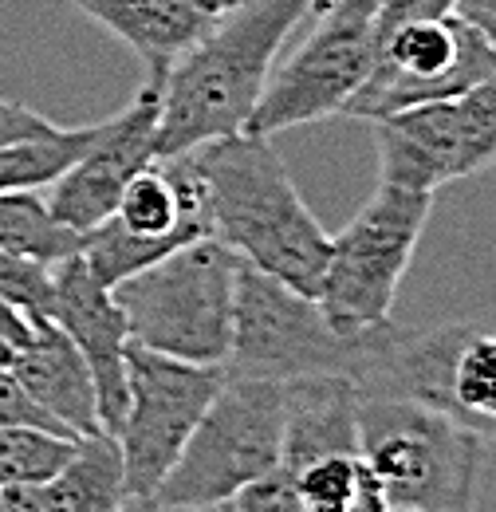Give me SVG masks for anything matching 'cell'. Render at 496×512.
Returning <instances> with one entry per match:
<instances>
[{
	"instance_id": "obj_1",
	"label": "cell",
	"mask_w": 496,
	"mask_h": 512,
	"mask_svg": "<svg viewBox=\"0 0 496 512\" xmlns=\"http://www.w3.org/2000/svg\"><path fill=\"white\" fill-rule=\"evenodd\" d=\"M315 8L319 0H245L213 20L158 79L162 115L154 154L178 158L248 130L288 36Z\"/></svg>"
},
{
	"instance_id": "obj_2",
	"label": "cell",
	"mask_w": 496,
	"mask_h": 512,
	"mask_svg": "<svg viewBox=\"0 0 496 512\" xmlns=\"http://www.w3.org/2000/svg\"><path fill=\"white\" fill-rule=\"evenodd\" d=\"M186 158L205 186L209 233L245 264L315 296L331 233L304 205L292 174L272 150V138L241 130L189 150Z\"/></svg>"
},
{
	"instance_id": "obj_3",
	"label": "cell",
	"mask_w": 496,
	"mask_h": 512,
	"mask_svg": "<svg viewBox=\"0 0 496 512\" xmlns=\"http://www.w3.org/2000/svg\"><path fill=\"white\" fill-rule=\"evenodd\" d=\"M374 64L343 115L386 119L394 111L465 95L496 75V44L449 12V0H390L371 16Z\"/></svg>"
},
{
	"instance_id": "obj_4",
	"label": "cell",
	"mask_w": 496,
	"mask_h": 512,
	"mask_svg": "<svg viewBox=\"0 0 496 512\" xmlns=\"http://www.w3.org/2000/svg\"><path fill=\"white\" fill-rule=\"evenodd\" d=\"M241 256L217 237H197L111 288L130 343L186 363L225 367L233 343Z\"/></svg>"
},
{
	"instance_id": "obj_5",
	"label": "cell",
	"mask_w": 496,
	"mask_h": 512,
	"mask_svg": "<svg viewBox=\"0 0 496 512\" xmlns=\"http://www.w3.org/2000/svg\"><path fill=\"white\" fill-rule=\"evenodd\" d=\"M485 438L406 394L359 390V453L394 509H477Z\"/></svg>"
},
{
	"instance_id": "obj_6",
	"label": "cell",
	"mask_w": 496,
	"mask_h": 512,
	"mask_svg": "<svg viewBox=\"0 0 496 512\" xmlns=\"http://www.w3.org/2000/svg\"><path fill=\"white\" fill-rule=\"evenodd\" d=\"M430 213L434 193L378 182L367 205L331 237L315 300L335 331L363 335L390 323Z\"/></svg>"
},
{
	"instance_id": "obj_7",
	"label": "cell",
	"mask_w": 496,
	"mask_h": 512,
	"mask_svg": "<svg viewBox=\"0 0 496 512\" xmlns=\"http://www.w3.org/2000/svg\"><path fill=\"white\" fill-rule=\"evenodd\" d=\"M382 327L363 335L335 331L319 300L241 260L233 300V343L225 375L248 379H300V375H351L359 379Z\"/></svg>"
},
{
	"instance_id": "obj_8",
	"label": "cell",
	"mask_w": 496,
	"mask_h": 512,
	"mask_svg": "<svg viewBox=\"0 0 496 512\" xmlns=\"http://www.w3.org/2000/svg\"><path fill=\"white\" fill-rule=\"evenodd\" d=\"M280 442L284 383L225 375L154 497L170 505H225L280 465Z\"/></svg>"
},
{
	"instance_id": "obj_9",
	"label": "cell",
	"mask_w": 496,
	"mask_h": 512,
	"mask_svg": "<svg viewBox=\"0 0 496 512\" xmlns=\"http://www.w3.org/2000/svg\"><path fill=\"white\" fill-rule=\"evenodd\" d=\"M221 383L225 367L217 363H186L126 343V414L115 442L123 449L130 497H154Z\"/></svg>"
},
{
	"instance_id": "obj_10",
	"label": "cell",
	"mask_w": 496,
	"mask_h": 512,
	"mask_svg": "<svg viewBox=\"0 0 496 512\" xmlns=\"http://www.w3.org/2000/svg\"><path fill=\"white\" fill-rule=\"evenodd\" d=\"M378 182L437 193L496 166V75L465 95L374 119Z\"/></svg>"
},
{
	"instance_id": "obj_11",
	"label": "cell",
	"mask_w": 496,
	"mask_h": 512,
	"mask_svg": "<svg viewBox=\"0 0 496 512\" xmlns=\"http://www.w3.org/2000/svg\"><path fill=\"white\" fill-rule=\"evenodd\" d=\"M315 28L304 44L272 67L264 95L248 119V134H280V130L323 123L347 111V103L359 95L374 64L371 20L343 16V12H315Z\"/></svg>"
},
{
	"instance_id": "obj_12",
	"label": "cell",
	"mask_w": 496,
	"mask_h": 512,
	"mask_svg": "<svg viewBox=\"0 0 496 512\" xmlns=\"http://www.w3.org/2000/svg\"><path fill=\"white\" fill-rule=\"evenodd\" d=\"M158 115H162V91L158 79L146 75V83L138 87L123 115L99 123L87 150L48 186L52 193L44 201L60 225L83 237L115 213L126 182L158 158L154 154Z\"/></svg>"
},
{
	"instance_id": "obj_13",
	"label": "cell",
	"mask_w": 496,
	"mask_h": 512,
	"mask_svg": "<svg viewBox=\"0 0 496 512\" xmlns=\"http://www.w3.org/2000/svg\"><path fill=\"white\" fill-rule=\"evenodd\" d=\"M56 276V300L52 320L63 335L79 347L91 379H95V410L103 434H115L126 414V316L111 288L87 268L79 253L63 256L52 264Z\"/></svg>"
},
{
	"instance_id": "obj_14",
	"label": "cell",
	"mask_w": 496,
	"mask_h": 512,
	"mask_svg": "<svg viewBox=\"0 0 496 512\" xmlns=\"http://www.w3.org/2000/svg\"><path fill=\"white\" fill-rule=\"evenodd\" d=\"M8 371L75 438L103 434L99 410H95V379H91L79 347L63 335L56 320L32 323V335L16 347Z\"/></svg>"
},
{
	"instance_id": "obj_15",
	"label": "cell",
	"mask_w": 496,
	"mask_h": 512,
	"mask_svg": "<svg viewBox=\"0 0 496 512\" xmlns=\"http://www.w3.org/2000/svg\"><path fill=\"white\" fill-rule=\"evenodd\" d=\"M359 449V383L351 375H300L284 383L280 465L296 473L315 457Z\"/></svg>"
},
{
	"instance_id": "obj_16",
	"label": "cell",
	"mask_w": 496,
	"mask_h": 512,
	"mask_svg": "<svg viewBox=\"0 0 496 512\" xmlns=\"http://www.w3.org/2000/svg\"><path fill=\"white\" fill-rule=\"evenodd\" d=\"M71 4L87 20H95L103 32L123 40L142 60L146 75H154V79H162L166 67L213 24V16H201L174 0H71Z\"/></svg>"
},
{
	"instance_id": "obj_17",
	"label": "cell",
	"mask_w": 496,
	"mask_h": 512,
	"mask_svg": "<svg viewBox=\"0 0 496 512\" xmlns=\"http://www.w3.org/2000/svg\"><path fill=\"white\" fill-rule=\"evenodd\" d=\"M52 512H123L126 493L123 449L115 434H87L60 473L36 485Z\"/></svg>"
},
{
	"instance_id": "obj_18",
	"label": "cell",
	"mask_w": 496,
	"mask_h": 512,
	"mask_svg": "<svg viewBox=\"0 0 496 512\" xmlns=\"http://www.w3.org/2000/svg\"><path fill=\"white\" fill-rule=\"evenodd\" d=\"M308 512H394L386 489L378 485L367 457L355 453H327L300 465L292 473Z\"/></svg>"
},
{
	"instance_id": "obj_19",
	"label": "cell",
	"mask_w": 496,
	"mask_h": 512,
	"mask_svg": "<svg viewBox=\"0 0 496 512\" xmlns=\"http://www.w3.org/2000/svg\"><path fill=\"white\" fill-rule=\"evenodd\" d=\"M95 127H48L40 134L0 142V193L48 190L87 150V142L95 138Z\"/></svg>"
},
{
	"instance_id": "obj_20",
	"label": "cell",
	"mask_w": 496,
	"mask_h": 512,
	"mask_svg": "<svg viewBox=\"0 0 496 512\" xmlns=\"http://www.w3.org/2000/svg\"><path fill=\"white\" fill-rule=\"evenodd\" d=\"M79 241L83 237L60 225L36 190L0 193V253L36 256L56 264L63 256L79 253Z\"/></svg>"
},
{
	"instance_id": "obj_21",
	"label": "cell",
	"mask_w": 496,
	"mask_h": 512,
	"mask_svg": "<svg viewBox=\"0 0 496 512\" xmlns=\"http://www.w3.org/2000/svg\"><path fill=\"white\" fill-rule=\"evenodd\" d=\"M79 438L36 430V426H0V485H44L67 465Z\"/></svg>"
},
{
	"instance_id": "obj_22",
	"label": "cell",
	"mask_w": 496,
	"mask_h": 512,
	"mask_svg": "<svg viewBox=\"0 0 496 512\" xmlns=\"http://www.w3.org/2000/svg\"><path fill=\"white\" fill-rule=\"evenodd\" d=\"M0 300L16 308L28 323L52 320V300H56L52 264L36 256L0 253Z\"/></svg>"
},
{
	"instance_id": "obj_23",
	"label": "cell",
	"mask_w": 496,
	"mask_h": 512,
	"mask_svg": "<svg viewBox=\"0 0 496 512\" xmlns=\"http://www.w3.org/2000/svg\"><path fill=\"white\" fill-rule=\"evenodd\" d=\"M229 505H233V512H308L292 473L284 465H276L272 473H264L252 485H245Z\"/></svg>"
},
{
	"instance_id": "obj_24",
	"label": "cell",
	"mask_w": 496,
	"mask_h": 512,
	"mask_svg": "<svg viewBox=\"0 0 496 512\" xmlns=\"http://www.w3.org/2000/svg\"><path fill=\"white\" fill-rule=\"evenodd\" d=\"M0 426H36V430H56V434H71L63 422H56L28 390L24 383L4 367L0 371ZM75 438V434H71Z\"/></svg>"
},
{
	"instance_id": "obj_25",
	"label": "cell",
	"mask_w": 496,
	"mask_h": 512,
	"mask_svg": "<svg viewBox=\"0 0 496 512\" xmlns=\"http://www.w3.org/2000/svg\"><path fill=\"white\" fill-rule=\"evenodd\" d=\"M56 127L52 119H44L40 111L32 107H20V103H4L0 99V142L8 138H24V134H40V130Z\"/></svg>"
},
{
	"instance_id": "obj_26",
	"label": "cell",
	"mask_w": 496,
	"mask_h": 512,
	"mask_svg": "<svg viewBox=\"0 0 496 512\" xmlns=\"http://www.w3.org/2000/svg\"><path fill=\"white\" fill-rule=\"evenodd\" d=\"M449 12L496 44V0H449Z\"/></svg>"
},
{
	"instance_id": "obj_27",
	"label": "cell",
	"mask_w": 496,
	"mask_h": 512,
	"mask_svg": "<svg viewBox=\"0 0 496 512\" xmlns=\"http://www.w3.org/2000/svg\"><path fill=\"white\" fill-rule=\"evenodd\" d=\"M0 512H52L36 485H0Z\"/></svg>"
},
{
	"instance_id": "obj_28",
	"label": "cell",
	"mask_w": 496,
	"mask_h": 512,
	"mask_svg": "<svg viewBox=\"0 0 496 512\" xmlns=\"http://www.w3.org/2000/svg\"><path fill=\"white\" fill-rule=\"evenodd\" d=\"M123 512H233V505H170L158 497H130Z\"/></svg>"
},
{
	"instance_id": "obj_29",
	"label": "cell",
	"mask_w": 496,
	"mask_h": 512,
	"mask_svg": "<svg viewBox=\"0 0 496 512\" xmlns=\"http://www.w3.org/2000/svg\"><path fill=\"white\" fill-rule=\"evenodd\" d=\"M0 335H4V339H8L12 347H20V343H24L28 335H32V323L24 320V316H20L16 308H8L4 300H0Z\"/></svg>"
},
{
	"instance_id": "obj_30",
	"label": "cell",
	"mask_w": 496,
	"mask_h": 512,
	"mask_svg": "<svg viewBox=\"0 0 496 512\" xmlns=\"http://www.w3.org/2000/svg\"><path fill=\"white\" fill-rule=\"evenodd\" d=\"M390 0H327V8L331 12H343V16H363V20H371L378 8H386Z\"/></svg>"
},
{
	"instance_id": "obj_31",
	"label": "cell",
	"mask_w": 496,
	"mask_h": 512,
	"mask_svg": "<svg viewBox=\"0 0 496 512\" xmlns=\"http://www.w3.org/2000/svg\"><path fill=\"white\" fill-rule=\"evenodd\" d=\"M174 4H182V8H193V12H201V16H225V12H233L237 4H245V0H174Z\"/></svg>"
},
{
	"instance_id": "obj_32",
	"label": "cell",
	"mask_w": 496,
	"mask_h": 512,
	"mask_svg": "<svg viewBox=\"0 0 496 512\" xmlns=\"http://www.w3.org/2000/svg\"><path fill=\"white\" fill-rule=\"evenodd\" d=\"M12 355H16V347H12V343L0 335V371H4V367H12Z\"/></svg>"
},
{
	"instance_id": "obj_33",
	"label": "cell",
	"mask_w": 496,
	"mask_h": 512,
	"mask_svg": "<svg viewBox=\"0 0 496 512\" xmlns=\"http://www.w3.org/2000/svg\"><path fill=\"white\" fill-rule=\"evenodd\" d=\"M323 8H327V0H319V8H315V12H323Z\"/></svg>"
},
{
	"instance_id": "obj_34",
	"label": "cell",
	"mask_w": 496,
	"mask_h": 512,
	"mask_svg": "<svg viewBox=\"0 0 496 512\" xmlns=\"http://www.w3.org/2000/svg\"><path fill=\"white\" fill-rule=\"evenodd\" d=\"M394 512H414V509H394ZM465 512H477V509H465Z\"/></svg>"
}]
</instances>
